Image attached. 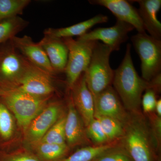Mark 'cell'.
<instances>
[{"label":"cell","mask_w":161,"mask_h":161,"mask_svg":"<svg viewBox=\"0 0 161 161\" xmlns=\"http://www.w3.org/2000/svg\"><path fill=\"white\" fill-rule=\"evenodd\" d=\"M19 53L33 65L52 75L56 74L53 69L46 53L38 43H35L28 36L14 37L10 40Z\"/></svg>","instance_id":"obj_11"},{"label":"cell","mask_w":161,"mask_h":161,"mask_svg":"<svg viewBox=\"0 0 161 161\" xmlns=\"http://www.w3.org/2000/svg\"><path fill=\"white\" fill-rule=\"evenodd\" d=\"M14 130V121L11 113L2 98H0V136L4 140L11 138Z\"/></svg>","instance_id":"obj_24"},{"label":"cell","mask_w":161,"mask_h":161,"mask_svg":"<svg viewBox=\"0 0 161 161\" xmlns=\"http://www.w3.org/2000/svg\"><path fill=\"white\" fill-rule=\"evenodd\" d=\"M155 111L158 116L161 117V99H159L157 101L156 104Z\"/></svg>","instance_id":"obj_31"},{"label":"cell","mask_w":161,"mask_h":161,"mask_svg":"<svg viewBox=\"0 0 161 161\" xmlns=\"http://www.w3.org/2000/svg\"><path fill=\"white\" fill-rule=\"evenodd\" d=\"M87 137L95 146H99L109 143L104 132L99 120L94 118L86 127Z\"/></svg>","instance_id":"obj_26"},{"label":"cell","mask_w":161,"mask_h":161,"mask_svg":"<svg viewBox=\"0 0 161 161\" xmlns=\"http://www.w3.org/2000/svg\"><path fill=\"white\" fill-rule=\"evenodd\" d=\"M65 116L60 117L47 132L40 142L64 144L66 142L64 124Z\"/></svg>","instance_id":"obj_25"},{"label":"cell","mask_w":161,"mask_h":161,"mask_svg":"<svg viewBox=\"0 0 161 161\" xmlns=\"http://www.w3.org/2000/svg\"><path fill=\"white\" fill-rule=\"evenodd\" d=\"M150 119V127L156 150H159L161 142V117L153 112L148 114Z\"/></svg>","instance_id":"obj_28"},{"label":"cell","mask_w":161,"mask_h":161,"mask_svg":"<svg viewBox=\"0 0 161 161\" xmlns=\"http://www.w3.org/2000/svg\"><path fill=\"white\" fill-rule=\"evenodd\" d=\"M68 50L64 73L68 86L70 89L80 75L86 71L96 41H80L73 38L61 39Z\"/></svg>","instance_id":"obj_7"},{"label":"cell","mask_w":161,"mask_h":161,"mask_svg":"<svg viewBox=\"0 0 161 161\" xmlns=\"http://www.w3.org/2000/svg\"><path fill=\"white\" fill-rule=\"evenodd\" d=\"M134 29L129 23L117 20L114 26L109 27H101L88 32L78 37L80 41H102L112 51H118L121 45L128 39V34Z\"/></svg>","instance_id":"obj_8"},{"label":"cell","mask_w":161,"mask_h":161,"mask_svg":"<svg viewBox=\"0 0 161 161\" xmlns=\"http://www.w3.org/2000/svg\"><path fill=\"white\" fill-rule=\"evenodd\" d=\"M92 5L103 6L109 10L117 20L130 24L138 31L146 32L138 10L125 0H90Z\"/></svg>","instance_id":"obj_13"},{"label":"cell","mask_w":161,"mask_h":161,"mask_svg":"<svg viewBox=\"0 0 161 161\" xmlns=\"http://www.w3.org/2000/svg\"><path fill=\"white\" fill-rule=\"evenodd\" d=\"M108 21V18L107 16L99 14L89 19L68 27L47 28L44 30V36L60 39L73 38L74 36L78 37L88 32V31L95 25L107 23Z\"/></svg>","instance_id":"obj_18"},{"label":"cell","mask_w":161,"mask_h":161,"mask_svg":"<svg viewBox=\"0 0 161 161\" xmlns=\"http://www.w3.org/2000/svg\"><path fill=\"white\" fill-rule=\"evenodd\" d=\"M120 146L133 161H155V144L149 125L142 112H130L124 125Z\"/></svg>","instance_id":"obj_2"},{"label":"cell","mask_w":161,"mask_h":161,"mask_svg":"<svg viewBox=\"0 0 161 161\" xmlns=\"http://www.w3.org/2000/svg\"><path fill=\"white\" fill-rule=\"evenodd\" d=\"M48 98L36 97L15 89L5 92L2 97L24 130H27L32 121L46 106Z\"/></svg>","instance_id":"obj_4"},{"label":"cell","mask_w":161,"mask_h":161,"mask_svg":"<svg viewBox=\"0 0 161 161\" xmlns=\"http://www.w3.org/2000/svg\"><path fill=\"white\" fill-rule=\"evenodd\" d=\"M31 3L30 0H0V23L23 14Z\"/></svg>","instance_id":"obj_23"},{"label":"cell","mask_w":161,"mask_h":161,"mask_svg":"<svg viewBox=\"0 0 161 161\" xmlns=\"http://www.w3.org/2000/svg\"><path fill=\"white\" fill-rule=\"evenodd\" d=\"M93 161H133L129 153L118 144L102 153Z\"/></svg>","instance_id":"obj_27"},{"label":"cell","mask_w":161,"mask_h":161,"mask_svg":"<svg viewBox=\"0 0 161 161\" xmlns=\"http://www.w3.org/2000/svg\"><path fill=\"white\" fill-rule=\"evenodd\" d=\"M131 41L140 58L142 78L150 81L161 74V40L145 32L132 36Z\"/></svg>","instance_id":"obj_6"},{"label":"cell","mask_w":161,"mask_h":161,"mask_svg":"<svg viewBox=\"0 0 161 161\" xmlns=\"http://www.w3.org/2000/svg\"><path fill=\"white\" fill-rule=\"evenodd\" d=\"M68 150L66 144L40 142L36 157L41 161H59L66 157Z\"/></svg>","instance_id":"obj_19"},{"label":"cell","mask_w":161,"mask_h":161,"mask_svg":"<svg viewBox=\"0 0 161 161\" xmlns=\"http://www.w3.org/2000/svg\"><path fill=\"white\" fill-rule=\"evenodd\" d=\"M28 23L23 18L15 17L0 23V45L17 36L28 25Z\"/></svg>","instance_id":"obj_21"},{"label":"cell","mask_w":161,"mask_h":161,"mask_svg":"<svg viewBox=\"0 0 161 161\" xmlns=\"http://www.w3.org/2000/svg\"><path fill=\"white\" fill-rule=\"evenodd\" d=\"M95 117L99 120L109 142L118 141L123 137L124 125L120 122L107 116L95 115Z\"/></svg>","instance_id":"obj_22"},{"label":"cell","mask_w":161,"mask_h":161,"mask_svg":"<svg viewBox=\"0 0 161 161\" xmlns=\"http://www.w3.org/2000/svg\"><path fill=\"white\" fill-rule=\"evenodd\" d=\"M131 50V45L128 43L123 60L114 70L112 84L126 110L129 112H140L143 93L150 88V84L136 70Z\"/></svg>","instance_id":"obj_1"},{"label":"cell","mask_w":161,"mask_h":161,"mask_svg":"<svg viewBox=\"0 0 161 161\" xmlns=\"http://www.w3.org/2000/svg\"><path fill=\"white\" fill-rule=\"evenodd\" d=\"M118 141L99 146H87L76 150L69 156L59 161H93L98 155L117 145Z\"/></svg>","instance_id":"obj_20"},{"label":"cell","mask_w":161,"mask_h":161,"mask_svg":"<svg viewBox=\"0 0 161 161\" xmlns=\"http://www.w3.org/2000/svg\"><path fill=\"white\" fill-rule=\"evenodd\" d=\"M70 89L74 105L86 127L95 117V105L93 95L88 87L84 73Z\"/></svg>","instance_id":"obj_14"},{"label":"cell","mask_w":161,"mask_h":161,"mask_svg":"<svg viewBox=\"0 0 161 161\" xmlns=\"http://www.w3.org/2000/svg\"><path fill=\"white\" fill-rule=\"evenodd\" d=\"M44 50L55 73L64 72L68 57V50L62 40L44 36L38 42Z\"/></svg>","instance_id":"obj_16"},{"label":"cell","mask_w":161,"mask_h":161,"mask_svg":"<svg viewBox=\"0 0 161 161\" xmlns=\"http://www.w3.org/2000/svg\"><path fill=\"white\" fill-rule=\"evenodd\" d=\"M30 64L10 40L0 45V87L5 92L17 88Z\"/></svg>","instance_id":"obj_5"},{"label":"cell","mask_w":161,"mask_h":161,"mask_svg":"<svg viewBox=\"0 0 161 161\" xmlns=\"http://www.w3.org/2000/svg\"><path fill=\"white\" fill-rule=\"evenodd\" d=\"M5 92L0 87V98L3 97L4 94H5Z\"/></svg>","instance_id":"obj_32"},{"label":"cell","mask_w":161,"mask_h":161,"mask_svg":"<svg viewBox=\"0 0 161 161\" xmlns=\"http://www.w3.org/2000/svg\"><path fill=\"white\" fill-rule=\"evenodd\" d=\"M61 106L53 103L44 109L32 121L26 130V137L30 142H40L47 132L59 119Z\"/></svg>","instance_id":"obj_12"},{"label":"cell","mask_w":161,"mask_h":161,"mask_svg":"<svg viewBox=\"0 0 161 161\" xmlns=\"http://www.w3.org/2000/svg\"><path fill=\"white\" fill-rule=\"evenodd\" d=\"M85 127L70 96L64 124L65 139L69 146L73 147L82 143L88 138Z\"/></svg>","instance_id":"obj_17"},{"label":"cell","mask_w":161,"mask_h":161,"mask_svg":"<svg viewBox=\"0 0 161 161\" xmlns=\"http://www.w3.org/2000/svg\"><path fill=\"white\" fill-rule=\"evenodd\" d=\"M157 93L151 88H148L142 97L141 106L142 107L144 113L149 114L155 110L157 103Z\"/></svg>","instance_id":"obj_29"},{"label":"cell","mask_w":161,"mask_h":161,"mask_svg":"<svg viewBox=\"0 0 161 161\" xmlns=\"http://www.w3.org/2000/svg\"><path fill=\"white\" fill-rule=\"evenodd\" d=\"M94 100L95 116L111 117L125 125L129 118L130 112L125 108L115 90L111 86L96 96Z\"/></svg>","instance_id":"obj_10"},{"label":"cell","mask_w":161,"mask_h":161,"mask_svg":"<svg viewBox=\"0 0 161 161\" xmlns=\"http://www.w3.org/2000/svg\"><path fill=\"white\" fill-rule=\"evenodd\" d=\"M131 2L139 5L137 10L145 31L152 37L161 40V23L157 18L161 7V0H135Z\"/></svg>","instance_id":"obj_15"},{"label":"cell","mask_w":161,"mask_h":161,"mask_svg":"<svg viewBox=\"0 0 161 161\" xmlns=\"http://www.w3.org/2000/svg\"><path fill=\"white\" fill-rule=\"evenodd\" d=\"M0 158V161H41L36 156L28 154L6 156Z\"/></svg>","instance_id":"obj_30"},{"label":"cell","mask_w":161,"mask_h":161,"mask_svg":"<svg viewBox=\"0 0 161 161\" xmlns=\"http://www.w3.org/2000/svg\"><path fill=\"white\" fill-rule=\"evenodd\" d=\"M158 161H161L160 159H159V158H158Z\"/></svg>","instance_id":"obj_33"},{"label":"cell","mask_w":161,"mask_h":161,"mask_svg":"<svg viewBox=\"0 0 161 161\" xmlns=\"http://www.w3.org/2000/svg\"><path fill=\"white\" fill-rule=\"evenodd\" d=\"M112 52L109 47L96 41L89 64L84 72L87 85L94 98L112 83L114 70L109 61Z\"/></svg>","instance_id":"obj_3"},{"label":"cell","mask_w":161,"mask_h":161,"mask_svg":"<svg viewBox=\"0 0 161 161\" xmlns=\"http://www.w3.org/2000/svg\"><path fill=\"white\" fill-rule=\"evenodd\" d=\"M53 76L31 63L15 89L36 97H49L54 91Z\"/></svg>","instance_id":"obj_9"}]
</instances>
